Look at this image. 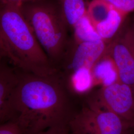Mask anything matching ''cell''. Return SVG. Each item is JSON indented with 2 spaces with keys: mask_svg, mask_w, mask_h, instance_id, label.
I'll return each mask as SVG.
<instances>
[{
  "mask_svg": "<svg viewBox=\"0 0 134 134\" xmlns=\"http://www.w3.org/2000/svg\"><path fill=\"white\" fill-rule=\"evenodd\" d=\"M19 72L10 120L16 121L26 134L69 127L81 105L65 77L59 72L47 76Z\"/></svg>",
  "mask_w": 134,
  "mask_h": 134,
  "instance_id": "6da1fadb",
  "label": "cell"
},
{
  "mask_svg": "<svg viewBox=\"0 0 134 134\" xmlns=\"http://www.w3.org/2000/svg\"><path fill=\"white\" fill-rule=\"evenodd\" d=\"M1 58L22 72L47 76L59 72L39 43L20 5L1 7Z\"/></svg>",
  "mask_w": 134,
  "mask_h": 134,
  "instance_id": "7a4b0ae2",
  "label": "cell"
},
{
  "mask_svg": "<svg viewBox=\"0 0 134 134\" xmlns=\"http://www.w3.org/2000/svg\"><path fill=\"white\" fill-rule=\"evenodd\" d=\"M21 9L39 43L58 71L70 42L60 8L41 0L25 3Z\"/></svg>",
  "mask_w": 134,
  "mask_h": 134,
  "instance_id": "3957f363",
  "label": "cell"
},
{
  "mask_svg": "<svg viewBox=\"0 0 134 134\" xmlns=\"http://www.w3.org/2000/svg\"><path fill=\"white\" fill-rule=\"evenodd\" d=\"M72 134H127L133 129L129 123L85 97L69 124Z\"/></svg>",
  "mask_w": 134,
  "mask_h": 134,
  "instance_id": "277c9868",
  "label": "cell"
},
{
  "mask_svg": "<svg viewBox=\"0 0 134 134\" xmlns=\"http://www.w3.org/2000/svg\"><path fill=\"white\" fill-rule=\"evenodd\" d=\"M108 44L102 40L77 42L71 39L58 71L68 81L77 72L85 70L92 72L97 63L105 55Z\"/></svg>",
  "mask_w": 134,
  "mask_h": 134,
  "instance_id": "5b68a950",
  "label": "cell"
},
{
  "mask_svg": "<svg viewBox=\"0 0 134 134\" xmlns=\"http://www.w3.org/2000/svg\"><path fill=\"white\" fill-rule=\"evenodd\" d=\"M134 127V91L119 80L86 96Z\"/></svg>",
  "mask_w": 134,
  "mask_h": 134,
  "instance_id": "8992f818",
  "label": "cell"
},
{
  "mask_svg": "<svg viewBox=\"0 0 134 134\" xmlns=\"http://www.w3.org/2000/svg\"><path fill=\"white\" fill-rule=\"evenodd\" d=\"M106 53L115 65L118 80L134 91V25L123 26L108 44Z\"/></svg>",
  "mask_w": 134,
  "mask_h": 134,
  "instance_id": "52a82bcc",
  "label": "cell"
},
{
  "mask_svg": "<svg viewBox=\"0 0 134 134\" xmlns=\"http://www.w3.org/2000/svg\"><path fill=\"white\" fill-rule=\"evenodd\" d=\"M19 81V70L1 60L0 63V122L11 119V99Z\"/></svg>",
  "mask_w": 134,
  "mask_h": 134,
  "instance_id": "ba28073f",
  "label": "cell"
},
{
  "mask_svg": "<svg viewBox=\"0 0 134 134\" xmlns=\"http://www.w3.org/2000/svg\"><path fill=\"white\" fill-rule=\"evenodd\" d=\"M60 10L69 29L72 30L76 24L86 16V0H59Z\"/></svg>",
  "mask_w": 134,
  "mask_h": 134,
  "instance_id": "9c48e42d",
  "label": "cell"
},
{
  "mask_svg": "<svg viewBox=\"0 0 134 134\" xmlns=\"http://www.w3.org/2000/svg\"><path fill=\"white\" fill-rule=\"evenodd\" d=\"M92 74L95 84L105 86L118 80L115 65L107 53L94 67Z\"/></svg>",
  "mask_w": 134,
  "mask_h": 134,
  "instance_id": "30bf717a",
  "label": "cell"
},
{
  "mask_svg": "<svg viewBox=\"0 0 134 134\" xmlns=\"http://www.w3.org/2000/svg\"><path fill=\"white\" fill-rule=\"evenodd\" d=\"M114 8L105 0H91L87 8V16L95 29L109 19Z\"/></svg>",
  "mask_w": 134,
  "mask_h": 134,
  "instance_id": "8fae6325",
  "label": "cell"
},
{
  "mask_svg": "<svg viewBox=\"0 0 134 134\" xmlns=\"http://www.w3.org/2000/svg\"><path fill=\"white\" fill-rule=\"evenodd\" d=\"M72 39L77 42H94L102 40L88 19L87 14L72 29Z\"/></svg>",
  "mask_w": 134,
  "mask_h": 134,
  "instance_id": "7c38bea8",
  "label": "cell"
},
{
  "mask_svg": "<svg viewBox=\"0 0 134 134\" xmlns=\"http://www.w3.org/2000/svg\"><path fill=\"white\" fill-rule=\"evenodd\" d=\"M116 10L126 15L134 11V0H105Z\"/></svg>",
  "mask_w": 134,
  "mask_h": 134,
  "instance_id": "4fadbf2b",
  "label": "cell"
},
{
  "mask_svg": "<svg viewBox=\"0 0 134 134\" xmlns=\"http://www.w3.org/2000/svg\"><path fill=\"white\" fill-rule=\"evenodd\" d=\"M0 134H26L24 130L16 121L9 120L1 123Z\"/></svg>",
  "mask_w": 134,
  "mask_h": 134,
  "instance_id": "5bb4252c",
  "label": "cell"
},
{
  "mask_svg": "<svg viewBox=\"0 0 134 134\" xmlns=\"http://www.w3.org/2000/svg\"><path fill=\"white\" fill-rule=\"evenodd\" d=\"M37 134H72L69 127L51 128L40 132Z\"/></svg>",
  "mask_w": 134,
  "mask_h": 134,
  "instance_id": "9a60e30c",
  "label": "cell"
},
{
  "mask_svg": "<svg viewBox=\"0 0 134 134\" xmlns=\"http://www.w3.org/2000/svg\"><path fill=\"white\" fill-rule=\"evenodd\" d=\"M35 0H1V7L6 5H21L26 2Z\"/></svg>",
  "mask_w": 134,
  "mask_h": 134,
  "instance_id": "2e32d148",
  "label": "cell"
},
{
  "mask_svg": "<svg viewBox=\"0 0 134 134\" xmlns=\"http://www.w3.org/2000/svg\"><path fill=\"white\" fill-rule=\"evenodd\" d=\"M133 129H134V128H133Z\"/></svg>",
  "mask_w": 134,
  "mask_h": 134,
  "instance_id": "e0dca14e",
  "label": "cell"
},
{
  "mask_svg": "<svg viewBox=\"0 0 134 134\" xmlns=\"http://www.w3.org/2000/svg\"></svg>",
  "mask_w": 134,
  "mask_h": 134,
  "instance_id": "ac0fdd59",
  "label": "cell"
}]
</instances>
